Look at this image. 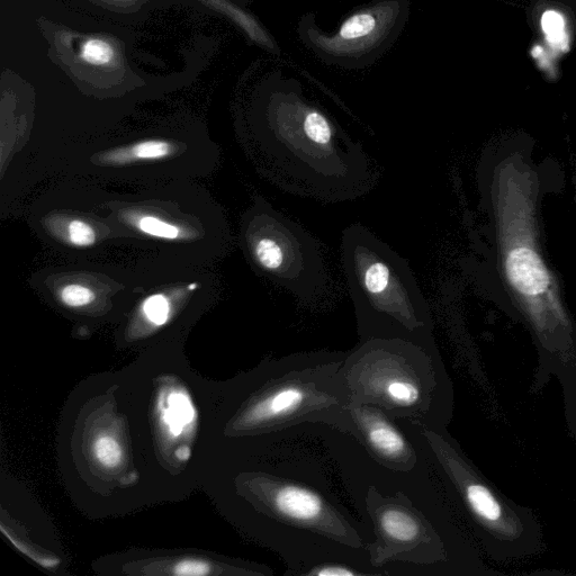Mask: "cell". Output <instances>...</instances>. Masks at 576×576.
<instances>
[{
  "label": "cell",
  "mask_w": 576,
  "mask_h": 576,
  "mask_svg": "<svg viewBox=\"0 0 576 576\" xmlns=\"http://www.w3.org/2000/svg\"><path fill=\"white\" fill-rule=\"evenodd\" d=\"M326 425H305L243 440L246 464L234 480L237 517L256 542L282 558L286 576L345 562H369L374 533L366 516L377 467L355 440H332Z\"/></svg>",
  "instance_id": "6da1fadb"
},
{
  "label": "cell",
  "mask_w": 576,
  "mask_h": 576,
  "mask_svg": "<svg viewBox=\"0 0 576 576\" xmlns=\"http://www.w3.org/2000/svg\"><path fill=\"white\" fill-rule=\"evenodd\" d=\"M347 351H303L265 359L239 378L230 401L229 429L241 441L305 425L346 434L349 394L341 376Z\"/></svg>",
  "instance_id": "7a4b0ae2"
},
{
  "label": "cell",
  "mask_w": 576,
  "mask_h": 576,
  "mask_svg": "<svg viewBox=\"0 0 576 576\" xmlns=\"http://www.w3.org/2000/svg\"><path fill=\"white\" fill-rule=\"evenodd\" d=\"M252 139L258 167L288 193L340 203L367 194L377 182L362 144L314 108L270 115Z\"/></svg>",
  "instance_id": "3957f363"
},
{
  "label": "cell",
  "mask_w": 576,
  "mask_h": 576,
  "mask_svg": "<svg viewBox=\"0 0 576 576\" xmlns=\"http://www.w3.org/2000/svg\"><path fill=\"white\" fill-rule=\"evenodd\" d=\"M108 212L122 248H133L143 266L200 268L223 257L230 245L227 218L192 180L148 185L133 194H111Z\"/></svg>",
  "instance_id": "277c9868"
},
{
  "label": "cell",
  "mask_w": 576,
  "mask_h": 576,
  "mask_svg": "<svg viewBox=\"0 0 576 576\" xmlns=\"http://www.w3.org/2000/svg\"><path fill=\"white\" fill-rule=\"evenodd\" d=\"M341 376L349 402L380 407L398 421L447 427L454 391L437 344L404 339L360 341Z\"/></svg>",
  "instance_id": "5b68a950"
},
{
  "label": "cell",
  "mask_w": 576,
  "mask_h": 576,
  "mask_svg": "<svg viewBox=\"0 0 576 576\" xmlns=\"http://www.w3.org/2000/svg\"><path fill=\"white\" fill-rule=\"evenodd\" d=\"M341 261L360 341L436 344L430 305L407 259L355 223L342 232Z\"/></svg>",
  "instance_id": "8992f818"
},
{
  "label": "cell",
  "mask_w": 576,
  "mask_h": 576,
  "mask_svg": "<svg viewBox=\"0 0 576 576\" xmlns=\"http://www.w3.org/2000/svg\"><path fill=\"white\" fill-rule=\"evenodd\" d=\"M240 246L252 268L303 302L327 290L328 270L320 243L263 197L243 214Z\"/></svg>",
  "instance_id": "52a82bcc"
},
{
  "label": "cell",
  "mask_w": 576,
  "mask_h": 576,
  "mask_svg": "<svg viewBox=\"0 0 576 576\" xmlns=\"http://www.w3.org/2000/svg\"><path fill=\"white\" fill-rule=\"evenodd\" d=\"M369 486L365 497L366 516L374 539L369 562L380 575L447 574L446 542L422 504L407 490Z\"/></svg>",
  "instance_id": "ba28073f"
},
{
  "label": "cell",
  "mask_w": 576,
  "mask_h": 576,
  "mask_svg": "<svg viewBox=\"0 0 576 576\" xmlns=\"http://www.w3.org/2000/svg\"><path fill=\"white\" fill-rule=\"evenodd\" d=\"M68 157L72 174L148 186L209 175L218 165L219 148L155 134L116 144H81Z\"/></svg>",
  "instance_id": "9c48e42d"
},
{
  "label": "cell",
  "mask_w": 576,
  "mask_h": 576,
  "mask_svg": "<svg viewBox=\"0 0 576 576\" xmlns=\"http://www.w3.org/2000/svg\"><path fill=\"white\" fill-rule=\"evenodd\" d=\"M110 195L90 182L58 184L33 203L29 223L59 254L97 261L108 249L122 248L108 212Z\"/></svg>",
  "instance_id": "30bf717a"
},
{
  "label": "cell",
  "mask_w": 576,
  "mask_h": 576,
  "mask_svg": "<svg viewBox=\"0 0 576 576\" xmlns=\"http://www.w3.org/2000/svg\"><path fill=\"white\" fill-rule=\"evenodd\" d=\"M32 285L60 311L101 318L110 311H128L137 294L138 274L133 268L111 263L72 260L41 270Z\"/></svg>",
  "instance_id": "8fae6325"
},
{
  "label": "cell",
  "mask_w": 576,
  "mask_h": 576,
  "mask_svg": "<svg viewBox=\"0 0 576 576\" xmlns=\"http://www.w3.org/2000/svg\"><path fill=\"white\" fill-rule=\"evenodd\" d=\"M346 435L362 447L369 459L390 477L405 482L427 480L428 461L400 421L372 404H348Z\"/></svg>",
  "instance_id": "7c38bea8"
},
{
  "label": "cell",
  "mask_w": 576,
  "mask_h": 576,
  "mask_svg": "<svg viewBox=\"0 0 576 576\" xmlns=\"http://www.w3.org/2000/svg\"><path fill=\"white\" fill-rule=\"evenodd\" d=\"M507 274L517 290L526 295H538L547 290V270L535 251L528 248L512 250L507 259Z\"/></svg>",
  "instance_id": "4fadbf2b"
},
{
  "label": "cell",
  "mask_w": 576,
  "mask_h": 576,
  "mask_svg": "<svg viewBox=\"0 0 576 576\" xmlns=\"http://www.w3.org/2000/svg\"><path fill=\"white\" fill-rule=\"evenodd\" d=\"M194 417L191 401L186 395L180 393L171 394L168 398V407L162 411L164 421L170 434L179 436L189 426Z\"/></svg>",
  "instance_id": "5bb4252c"
},
{
  "label": "cell",
  "mask_w": 576,
  "mask_h": 576,
  "mask_svg": "<svg viewBox=\"0 0 576 576\" xmlns=\"http://www.w3.org/2000/svg\"><path fill=\"white\" fill-rule=\"evenodd\" d=\"M115 58V49L110 42L92 38L86 40L80 47V59L88 65L104 67L110 65Z\"/></svg>",
  "instance_id": "9a60e30c"
},
{
  "label": "cell",
  "mask_w": 576,
  "mask_h": 576,
  "mask_svg": "<svg viewBox=\"0 0 576 576\" xmlns=\"http://www.w3.org/2000/svg\"><path fill=\"white\" fill-rule=\"evenodd\" d=\"M376 27V18L369 13H359L351 16L341 25L339 38L345 41H353L365 38L372 34Z\"/></svg>",
  "instance_id": "2e32d148"
},
{
  "label": "cell",
  "mask_w": 576,
  "mask_h": 576,
  "mask_svg": "<svg viewBox=\"0 0 576 576\" xmlns=\"http://www.w3.org/2000/svg\"><path fill=\"white\" fill-rule=\"evenodd\" d=\"M362 567L345 562H323L306 569L302 576H367Z\"/></svg>",
  "instance_id": "e0dca14e"
},
{
  "label": "cell",
  "mask_w": 576,
  "mask_h": 576,
  "mask_svg": "<svg viewBox=\"0 0 576 576\" xmlns=\"http://www.w3.org/2000/svg\"><path fill=\"white\" fill-rule=\"evenodd\" d=\"M93 448L97 461L104 467L114 468L122 461V449L113 437H99Z\"/></svg>",
  "instance_id": "ac0fdd59"
},
{
  "label": "cell",
  "mask_w": 576,
  "mask_h": 576,
  "mask_svg": "<svg viewBox=\"0 0 576 576\" xmlns=\"http://www.w3.org/2000/svg\"><path fill=\"white\" fill-rule=\"evenodd\" d=\"M542 26L548 36V40L556 42L561 39L564 20L560 14L553 11L546 12L542 17Z\"/></svg>",
  "instance_id": "d6986e66"
},
{
  "label": "cell",
  "mask_w": 576,
  "mask_h": 576,
  "mask_svg": "<svg viewBox=\"0 0 576 576\" xmlns=\"http://www.w3.org/2000/svg\"><path fill=\"white\" fill-rule=\"evenodd\" d=\"M210 2L211 3L213 2L215 5H221L219 0H210Z\"/></svg>",
  "instance_id": "ffe728a7"
}]
</instances>
